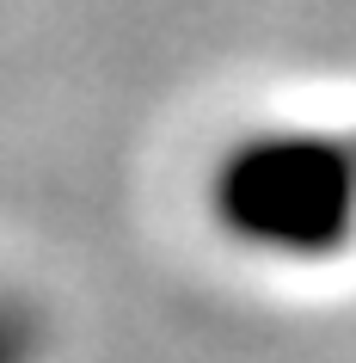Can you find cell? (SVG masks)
<instances>
[{"instance_id":"obj_1","label":"cell","mask_w":356,"mask_h":363,"mask_svg":"<svg viewBox=\"0 0 356 363\" xmlns=\"http://www.w3.org/2000/svg\"><path fill=\"white\" fill-rule=\"evenodd\" d=\"M215 228L258 259L319 265L356 240V123L258 130L222 154L209 179Z\"/></svg>"},{"instance_id":"obj_2","label":"cell","mask_w":356,"mask_h":363,"mask_svg":"<svg viewBox=\"0 0 356 363\" xmlns=\"http://www.w3.org/2000/svg\"><path fill=\"white\" fill-rule=\"evenodd\" d=\"M43 357V326L38 314L0 289V363H38Z\"/></svg>"}]
</instances>
